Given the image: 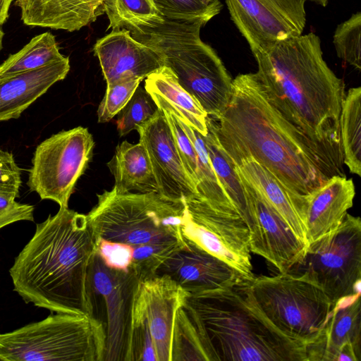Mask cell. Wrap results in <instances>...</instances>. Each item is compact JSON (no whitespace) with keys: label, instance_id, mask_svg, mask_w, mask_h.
<instances>
[{"label":"cell","instance_id":"cell-16","mask_svg":"<svg viewBox=\"0 0 361 361\" xmlns=\"http://www.w3.org/2000/svg\"><path fill=\"white\" fill-rule=\"evenodd\" d=\"M185 240L186 245L173 252L156 276H169L188 294L231 288L248 281L224 261Z\"/></svg>","mask_w":361,"mask_h":361},{"label":"cell","instance_id":"cell-12","mask_svg":"<svg viewBox=\"0 0 361 361\" xmlns=\"http://www.w3.org/2000/svg\"><path fill=\"white\" fill-rule=\"evenodd\" d=\"M307 0H226L231 19L253 54L302 35Z\"/></svg>","mask_w":361,"mask_h":361},{"label":"cell","instance_id":"cell-29","mask_svg":"<svg viewBox=\"0 0 361 361\" xmlns=\"http://www.w3.org/2000/svg\"><path fill=\"white\" fill-rule=\"evenodd\" d=\"M175 111L182 128L191 140L197 152L198 160L197 190L199 195L214 205L235 208L224 192L214 172L203 135L188 125L178 116L176 110Z\"/></svg>","mask_w":361,"mask_h":361},{"label":"cell","instance_id":"cell-3","mask_svg":"<svg viewBox=\"0 0 361 361\" xmlns=\"http://www.w3.org/2000/svg\"><path fill=\"white\" fill-rule=\"evenodd\" d=\"M253 55L257 78L272 105L310 140L343 154L345 86L325 61L319 37L301 35Z\"/></svg>","mask_w":361,"mask_h":361},{"label":"cell","instance_id":"cell-1","mask_svg":"<svg viewBox=\"0 0 361 361\" xmlns=\"http://www.w3.org/2000/svg\"><path fill=\"white\" fill-rule=\"evenodd\" d=\"M207 122L231 158L252 157L286 189L295 207L334 176H345L343 154L315 142L272 105L255 73L233 79L228 105L217 120Z\"/></svg>","mask_w":361,"mask_h":361},{"label":"cell","instance_id":"cell-27","mask_svg":"<svg viewBox=\"0 0 361 361\" xmlns=\"http://www.w3.org/2000/svg\"><path fill=\"white\" fill-rule=\"evenodd\" d=\"M55 36L49 32L38 35L0 65V80L31 71L63 60Z\"/></svg>","mask_w":361,"mask_h":361},{"label":"cell","instance_id":"cell-15","mask_svg":"<svg viewBox=\"0 0 361 361\" xmlns=\"http://www.w3.org/2000/svg\"><path fill=\"white\" fill-rule=\"evenodd\" d=\"M145 146L158 185V192L175 201L198 195L184 169L170 126L160 109L136 130Z\"/></svg>","mask_w":361,"mask_h":361},{"label":"cell","instance_id":"cell-25","mask_svg":"<svg viewBox=\"0 0 361 361\" xmlns=\"http://www.w3.org/2000/svg\"><path fill=\"white\" fill-rule=\"evenodd\" d=\"M145 89L169 103L178 116L190 127L203 136L208 133L207 114L199 102L178 82L172 71L166 66L146 78Z\"/></svg>","mask_w":361,"mask_h":361},{"label":"cell","instance_id":"cell-17","mask_svg":"<svg viewBox=\"0 0 361 361\" xmlns=\"http://www.w3.org/2000/svg\"><path fill=\"white\" fill-rule=\"evenodd\" d=\"M361 294L338 301L319 336L305 347V361H360Z\"/></svg>","mask_w":361,"mask_h":361},{"label":"cell","instance_id":"cell-41","mask_svg":"<svg viewBox=\"0 0 361 361\" xmlns=\"http://www.w3.org/2000/svg\"><path fill=\"white\" fill-rule=\"evenodd\" d=\"M13 0H0V26L2 25L8 17V10Z\"/></svg>","mask_w":361,"mask_h":361},{"label":"cell","instance_id":"cell-13","mask_svg":"<svg viewBox=\"0 0 361 361\" xmlns=\"http://www.w3.org/2000/svg\"><path fill=\"white\" fill-rule=\"evenodd\" d=\"M91 281L94 295L102 298L106 307L104 361H130L133 304L140 280L131 271L108 269L95 254Z\"/></svg>","mask_w":361,"mask_h":361},{"label":"cell","instance_id":"cell-11","mask_svg":"<svg viewBox=\"0 0 361 361\" xmlns=\"http://www.w3.org/2000/svg\"><path fill=\"white\" fill-rule=\"evenodd\" d=\"M184 202L187 211L181 226L183 238L252 281L250 231L239 212L233 207L214 205L199 195Z\"/></svg>","mask_w":361,"mask_h":361},{"label":"cell","instance_id":"cell-42","mask_svg":"<svg viewBox=\"0 0 361 361\" xmlns=\"http://www.w3.org/2000/svg\"><path fill=\"white\" fill-rule=\"evenodd\" d=\"M308 1H313L314 3H317V4H319V5H322L323 6H326L328 4L329 1V0H308Z\"/></svg>","mask_w":361,"mask_h":361},{"label":"cell","instance_id":"cell-33","mask_svg":"<svg viewBox=\"0 0 361 361\" xmlns=\"http://www.w3.org/2000/svg\"><path fill=\"white\" fill-rule=\"evenodd\" d=\"M186 244L185 239L184 241L152 242L133 245V255L130 271L140 281L154 277L163 262L173 252Z\"/></svg>","mask_w":361,"mask_h":361},{"label":"cell","instance_id":"cell-35","mask_svg":"<svg viewBox=\"0 0 361 361\" xmlns=\"http://www.w3.org/2000/svg\"><path fill=\"white\" fill-rule=\"evenodd\" d=\"M159 110V107L151 94L140 86L132 97L117 114V130L121 136L130 133L149 120Z\"/></svg>","mask_w":361,"mask_h":361},{"label":"cell","instance_id":"cell-31","mask_svg":"<svg viewBox=\"0 0 361 361\" xmlns=\"http://www.w3.org/2000/svg\"><path fill=\"white\" fill-rule=\"evenodd\" d=\"M171 361H207L200 333L183 305L178 309L175 317Z\"/></svg>","mask_w":361,"mask_h":361},{"label":"cell","instance_id":"cell-4","mask_svg":"<svg viewBox=\"0 0 361 361\" xmlns=\"http://www.w3.org/2000/svg\"><path fill=\"white\" fill-rule=\"evenodd\" d=\"M188 294L183 307L202 338L207 361H305V345L276 330L245 289Z\"/></svg>","mask_w":361,"mask_h":361},{"label":"cell","instance_id":"cell-28","mask_svg":"<svg viewBox=\"0 0 361 361\" xmlns=\"http://www.w3.org/2000/svg\"><path fill=\"white\" fill-rule=\"evenodd\" d=\"M340 132L343 162L350 172L361 176V88L348 90L342 103Z\"/></svg>","mask_w":361,"mask_h":361},{"label":"cell","instance_id":"cell-22","mask_svg":"<svg viewBox=\"0 0 361 361\" xmlns=\"http://www.w3.org/2000/svg\"><path fill=\"white\" fill-rule=\"evenodd\" d=\"M70 70L69 58L0 80V121L18 118Z\"/></svg>","mask_w":361,"mask_h":361},{"label":"cell","instance_id":"cell-6","mask_svg":"<svg viewBox=\"0 0 361 361\" xmlns=\"http://www.w3.org/2000/svg\"><path fill=\"white\" fill-rule=\"evenodd\" d=\"M186 210L184 200L159 192L119 193L112 188L97 195V203L86 216L94 241L104 238L135 245L184 241L181 226Z\"/></svg>","mask_w":361,"mask_h":361},{"label":"cell","instance_id":"cell-10","mask_svg":"<svg viewBox=\"0 0 361 361\" xmlns=\"http://www.w3.org/2000/svg\"><path fill=\"white\" fill-rule=\"evenodd\" d=\"M94 142L82 126L62 130L39 143L34 152L27 185L41 200H51L60 207L68 201L79 178L93 155Z\"/></svg>","mask_w":361,"mask_h":361},{"label":"cell","instance_id":"cell-2","mask_svg":"<svg viewBox=\"0 0 361 361\" xmlns=\"http://www.w3.org/2000/svg\"><path fill=\"white\" fill-rule=\"evenodd\" d=\"M36 226L10 269L14 291L51 312L95 317L91 266L96 244L86 215L60 207Z\"/></svg>","mask_w":361,"mask_h":361},{"label":"cell","instance_id":"cell-34","mask_svg":"<svg viewBox=\"0 0 361 361\" xmlns=\"http://www.w3.org/2000/svg\"><path fill=\"white\" fill-rule=\"evenodd\" d=\"M361 13L353 14L335 30L333 43L336 52L345 63L361 69Z\"/></svg>","mask_w":361,"mask_h":361},{"label":"cell","instance_id":"cell-9","mask_svg":"<svg viewBox=\"0 0 361 361\" xmlns=\"http://www.w3.org/2000/svg\"><path fill=\"white\" fill-rule=\"evenodd\" d=\"M287 273L319 287L336 304L361 294V219L348 213L340 226L309 244Z\"/></svg>","mask_w":361,"mask_h":361},{"label":"cell","instance_id":"cell-8","mask_svg":"<svg viewBox=\"0 0 361 361\" xmlns=\"http://www.w3.org/2000/svg\"><path fill=\"white\" fill-rule=\"evenodd\" d=\"M244 286L264 317L305 347L319 336L336 305L319 287L288 273L254 277Z\"/></svg>","mask_w":361,"mask_h":361},{"label":"cell","instance_id":"cell-21","mask_svg":"<svg viewBox=\"0 0 361 361\" xmlns=\"http://www.w3.org/2000/svg\"><path fill=\"white\" fill-rule=\"evenodd\" d=\"M104 0H16L21 20L29 26L79 30L104 13Z\"/></svg>","mask_w":361,"mask_h":361},{"label":"cell","instance_id":"cell-20","mask_svg":"<svg viewBox=\"0 0 361 361\" xmlns=\"http://www.w3.org/2000/svg\"><path fill=\"white\" fill-rule=\"evenodd\" d=\"M355 189L352 179L334 176L302 196V216L307 245L336 229L353 207Z\"/></svg>","mask_w":361,"mask_h":361},{"label":"cell","instance_id":"cell-26","mask_svg":"<svg viewBox=\"0 0 361 361\" xmlns=\"http://www.w3.org/2000/svg\"><path fill=\"white\" fill-rule=\"evenodd\" d=\"M208 133L203 136L208 154L214 172L231 203L245 220L250 214V205L242 180L234 164L220 145L217 137L207 122Z\"/></svg>","mask_w":361,"mask_h":361},{"label":"cell","instance_id":"cell-5","mask_svg":"<svg viewBox=\"0 0 361 361\" xmlns=\"http://www.w3.org/2000/svg\"><path fill=\"white\" fill-rule=\"evenodd\" d=\"M200 23L166 18L128 29L136 40L152 48L178 83L217 120L230 102L233 79L216 51L200 38Z\"/></svg>","mask_w":361,"mask_h":361},{"label":"cell","instance_id":"cell-14","mask_svg":"<svg viewBox=\"0 0 361 361\" xmlns=\"http://www.w3.org/2000/svg\"><path fill=\"white\" fill-rule=\"evenodd\" d=\"M238 174L250 205L247 221L250 251L264 257L279 273H287L302 258L307 246L293 232L262 192Z\"/></svg>","mask_w":361,"mask_h":361},{"label":"cell","instance_id":"cell-37","mask_svg":"<svg viewBox=\"0 0 361 361\" xmlns=\"http://www.w3.org/2000/svg\"><path fill=\"white\" fill-rule=\"evenodd\" d=\"M130 356V361H158L147 319L135 300Z\"/></svg>","mask_w":361,"mask_h":361},{"label":"cell","instance_id":"cell-39","mask_svg":"<svg viewBox=\"0 0 361 361\" xmlns=\"http://www.w3.org/2000/svg\"><path fill=\"white\" fill-rule=\"evenodd\" d=\"M21 169L12 153L0 149V195L19 197Z\"/></svg>","mask_w":361,"mask_h":361},{"label":"cell","instance_id":"cell-38","mask_svg":"<svg viewBox=\"0 0 361 361\" xmlns=\"http://www.w3.org/2000/svg\"><path fill=\"white\" fill-rule=\"evenodd\" d=\"M96 255L109 269L130 272L133 247L131 245L99 238L95 241Z\"/></svg>","mask_w":361,"mask_h":361},{"label":"cell","instance_id":"cell-18","mask_svg":"<svg viewBox=\"0 0 361 361\" xmlns=\"http://www.w3.org/2000/svg\"><path fill=\"white\" fill-rule=\"evenodd\" d=\"M188 293L165 275L140 281L135 301L148 322L158 361H171L176 314Z\"/></svg>","mask_w":361,"mask_h":361},{"label":"cell","instance_id":"cell-23","mask_svg":"<svg viewBox=\"0 0 361 361\" xmlns=\"http://www.w3.org/2000/svg\"><path fill=\"white\" fill-rule=\"evenodd\" d=\"M107 166L114 177L113 188L116 192H158L148 153L140 141L132 144L125 140L118 145Z\"/></svg>","mask_w":361,"mask_h":361},{"label":"cell","instance_id":"cell-24","mask_svg":"<svg viewBox=\"0 0 361 361\" xmlns=\"http://www.w3.org/2000/svg\"><path fill=\"white\" fill-rule=\"evenodd\" d=\"M236 171L266 197L297 237L307 246L306 229L286 189L265 167L252 157L233 161Z\"/></svg>","mask_w":361,"mask_h":361},{"label":"cell","instance_id":"cell-7","mask_svg":"<svg viewBox=\"0 0 361 361\" xmlns=\"http://www.w3.org/2000/svg\"><path fill=\"white\" fill-rule=\"evenodd\" d=\"M106 329L98 318L51 314L46 319L0 333V360L104 361Z\"/></svg>","mask_w":361,"mask_h":361},{"label":"cell","instance_id":"cell-30","mask_svg":"<svg viewBox=\"0 0 361 361\" xmlns=\"http://www.w3.org/2000/svg\"><path fill=\"white\" fill-rule=\"evenodd\" d=\"M107 30L130 28L158 22L164 18L154 0H104Z\"/></svg>","mask_w":361,"mask_h":361},{"label":"cell","instance_id":"cell-32","mask_svg":"<svg viewBox=\"0 0 361 361\" xmlns=\"http://www.w3.org/2000/svg\"><path fill=\"white\" fill-rule=\"evenodd\" d=\"M164 18L204 26L221 11L219 0H154Z\"/></svg>","mask_w":361,"mask_h":361},{"label":"cell","instance_id":"cell-43","mask_svg":"<svg viewBox=\"0 0 361 361\" xmlns=\"http://www.w3.org/2000/svg\"><path fill=\"white\" fill-rule=\"evenodd\" d=\"M4 32L1 30V29H0V51L2 48V39H3V37H4Z\"/></svg>","mask_w":361,"mask_h":361},{"label":"cell","instance_id":"cell-19","mask_svg":"<svg viewBox=\"0 0 361 361\" xmlns=\"http://www.w3.org/2000/svg\"><path fill=\"white\" fill-rule=\"evenodd\" d=\"M106 85L126 78L143 80L164 66L161 57L150 47L134 39L130 31L112 30L93 47Z\"/></svg>","mask_w":361,"mask_h":361},{"label":"cell","instance_id":"cell-40","mask_svg":"<svg viewBox=\"0 0 361 361\" xmlns=\"http://www.w3.org/2000/svg\"><path fill=\"white\" fill-rule=\"evenodd\" d=\"M15 199L0 195V228L19 221H34V206L18 202Z\"/></svg>","mask_w":361,"mask_h":361},{"label":"cell","instance_id":"cell-36","mask_svg":"<svg viewBox=\"0 0 361 361\" xmlns=\"http://www.w3.org/2000/svg\"><path fill=\"white\" fill-rule=\"evenodd\" d=\"M142 80L139 78H126L106 85L97 109L98 122H109L117 115L130 99Z\"/></svg>","mask_w":361,"mask_h":361}]
</instances>
